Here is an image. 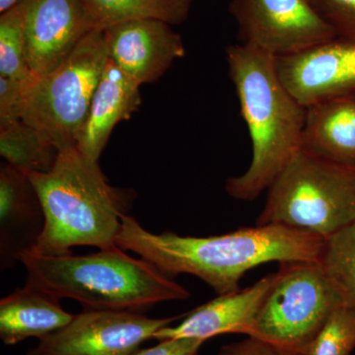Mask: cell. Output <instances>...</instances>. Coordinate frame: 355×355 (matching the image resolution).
I'll return each mask as SVG.
<instances>
[{"mask_svg":"<svg viewBox=\"0 0 355 355\" xmlns=\"http://www.w3.org/2000/svg\"><path fill=\"white\" fill-rule=\"evenodd\" d=\"M324 238L277 224L239 228L209 237L153 234L125 216L116 246L135 252L169 277L189 273L218 295L240 291V280L256 266L272 261L319 263Z\"/></svg>","mask_w":355,"mask_h":355,"instance_id":"cell-1","label":"cell"},{"mask_svg":"<svg viewBox=\"0 0 355 355\" xmlns=\"http://www.w3.org/2000/svg\"><path fill=\"white\" fill-rule=\"evenodd\" d=\"M226 57L253 157L244 174L229 178L225 189L230 197L249 202L268 191L300 150L306 108L280 81L273 55L240 44L228 46Z\"/></svg>","mask_w":355,"mask_h":355,"instance_id":"cell-2","label":"cell"},{"mask_svg":"<svg viewBox=\"0 0 355 355\" xmlns=\"http://www.w3.org/2000/svg\"><path fill=\"white\" fill-rule=\"evenodd\" d=\"M28 176L44 216V230L32 253L64 256L71 254L72 247L116 246L121 219L133 198L130 191L108 183L99 162L69 146L58 150L51 171Z\"/></svg>","mask_w":355,"mask_h":355,"instance_id":"cell-3","label":"cell"},{"mask_svg":"<svg viewBox=\"0 0 355 355\" xmlns=\"http://www.w3.org/2000/svg\"><path fill=\"white\" fill-rule=\"evenodd\" d=\"M19 261L27 272V284L58 299H74L84 310L144 313L158 303L191 297L172 277L119 246L88 256L28 252Z\"/></svg>","mask_w":355,"mask_h":355,"instance_id":"cell-4","label":"cell"},{"mask_svg":"<svg viewBox=\"0 0 355 355\" xmlns=\"http://www.w3.org/2000/svg\"><path fill=\"white\" fill-rule=\"evenodd\" d=\"M355 222V167L300 149L268 189L256 225L277 224L324 239Z\"/></svg>","mask_w":355,"mask_h":355,"instance_id":"cell-5","label":"cell"},{"mask_svg":"<svg viewBox=\"0 0 355 355\" xmlns=\"http://www.w3.org/2000/svg\"><path fill=\"white\" fill-rule=\"evenodd\" d=\"M345 303L319 263H279L248 336L270 343L284 355H307L331 314Z\"/></svg>","mask_w":355,"mask_h":355,"instance_id":"cell-6","label":"cell"},{"mask_svg":"<svg viewBox=\"0 0 355 355\" xmlns=\"http://www.w3.org/2000/svg\"><path fill=\"white\" fill-rule=\"evenodd\" d=\"M108 62L104 30H92L62 64L35 81L22 120L58 150L76 146Z\"/></svg>","mask_w":355,"mask_h":355,"instance_id":"cell-7","label":"cell"},{"mask_svg":"<svg viewBox=\"0 0 355 355\" xmlns=\"http://www.w3.org/2000/svg\"><path fill=\"white\" fill-rule=\"evenodd\" d=\"M242 43L273 57L336 38L311 0H231Z\"/></svg>","mask_w":355,"mask_h":355,"instance_id":"cell-8","label":"cell"},{"mask_svg":"<svg viewBox=\"0 0 355 355\" xmlns=\"http://www.w3.org/2000/svg\"><path fill=\"white\" fill-rule=\"evenodd\" d=\"M180 318L153 319L144 313L84 310L64 328L41 338L26 355H132L156 331Z\"/></svg>","mask_w":355,"mask_h":355,"instance_id":"cell-9","label":"cell"},{"mask_svg":"<svg viewBox=\"0 0 355 355\" xmlns=\"http://www.w3.org/2000/svg\"><path fill=\"white\" fill-rule=\"evenodd\" d=\"M280 81L304 108L355 94V41L336 38L275 57Z\"/></svg>","mask_w":355,"mask_h":355,"instance_id":"cell-10","label":"cell"},{"mask_svg":"<svg viewBox=\"0 0 355 355\" xmlns=\"http://www.w3.org/2000/svg\"><path fill=\"white\" fill-rule=\"evenodd\" d=\"M23 1L28 64L40 78L62 64L93 29L83 0Z\"/></svg>","mask_w":355,"mask_h":355,"instance_id":"cell-11","label":"cell"},{"mask_svg":"<svg viewBox=\"0 0 355 355\" xmlns=\"http://www.w3.org/2000/svg\"><path fill=\"white\" fill-rule=\"evenodd\" d=\"M104 34L109 60L140 86L157 81L186 55L181 36L164 21H128Z\"/></svg>","mask_w":355,"mask_h":355,"instance_id":"cell-12","label":"cell"},{"mask_svg":"<svg viewBox=\"0 0 355 355\" xmlns=\"http://www.w3.org/2000/svg\"><path fill=\"white\" fill-rule=\"evenodd\" d=\"M275 279L268 273L253 286L218 295L188 313L178 326H168L156 331L154 340L193 338L207 342L212 336L225 334L249 335L256 318Z\"/></svg>","mask_w":355,"mask_h":355,"instance_id":"cell-13","label":"cell"},{"mask_svg":"<svg viewBox=\"0 0 355 355\" xmlns=\"http://www.w3.org/2000/svg\"><path fill=\"white\" fill-rule=\"evenodd\" d=\"M44 227L43 207L28 173L2 163L0 167V263L12 268L31 252Z\"/></svg>","mask_w":355,"mask_h":355,"instance_id":"cell-14","label":"cell"},{"mask_svg":"<svg viewBox=\"0 0 355 355\" xmlns=\"http://www.w3.org/2000/svg\"><path fill=\"white\" fill-rule=\"evenodd\" d=\"M140 85L109 60L96 88L77 148L99 162L116 125L130 120L141 104Z\"/></svg>","mask_w":355,"mask_h":355,"instance_id":"cell-15","label":"cell"},{"mask_svg":"<svg viewBox=\"0 0 355 355\" xmlns=\"http://www.w3.org/2000/svg\"><path fill=\"white\" fill-rule=\"evenodd\" d=\"M301 149L355 167V94L306 108Z\"/></svg>","mask_w":355,"mask_h":355,"instance_id":"cell-16","label":"cell"},{"mask_svg":"<svg viewBox=\"0 0 355 355\" xmlns=\"http://www.w3.org/2000/svg\"><path fill=\"white\" fill-rule=\"evenodd\" d=\"M60 299L27 284L0 301V338L14 345L26 338L51 335L64 328L76 315L64 310Z\"/></svg>","mask_w":355,"mask_h":355,"instance_id":"cell-17","label":"cell"},{"mask_svg":"<svg viewBox=\"0 0 355 355\" xmlns=\"http://www.w3.org/2000/svg\"><path fill=\"white\" fill-rule=\"evenodd\" d=\"M93 30L140 19L179 25L188 19L193 0H83Z\"/></svg>","mask_w":355,"mask_h":355,"instance_id":"cell-18","label":"cell"},{"mask_svg":"<svg viewBox=\"0 0 355 355\" xmlns=\"http://www.w3.org/2000/svg\"><path fill=\"white\" fill-rule=\"evenodd\" d=\"M0 154L6 163L26 173L51 171L58 149L23 120L0 123Z\"/></svg>","mask_w":355,"mask_h":355,"instance_id":"cell-19","label":"cell"},{"mask_svg":"<svg viewBox=\"0 0 355 355\" xmlns=\"http://www.w3.org/2000/svg\"><path fill=\"white\" fill-rule=\"evenodd\" d=\"M0 76L36 78L27 60L26 10L23 0L0 15Z\"/></svg>","mask_w":355,"mask_h":355,"instance_id":"cell-20","label":"cell"},{"mask_svg":"<svg viewBox=\"0 0 355 355\" xmlns=\"http://www.w3.org/2000/svg\"><path fill=\"white\" fill-rule=\"evenodd\" d=\"M320 266L355 308V222L324 240Z\"/></svg>","mask_w":355,"mask_h":355,"instance_id":"cell-21","label":"cell"},{"mask_svg":"<svg viewBox=\"0 0 355 355\" xmlns=\"http://www.w3.org/2000/svg\"><path fill=\"white\" fill-rule=\"evenodd\" d=\"M355 349V308L340 306L311 345L307 355H350Z\"/></svg>","mask_w":355,"mask_h":355,"instance_id":"cell-22","label":"cell"},{"mask_svg":"<svg viewBox=\"0 0 355 355\" xmlns=\"http://www.w3.org/2000/svg\"><path fill=\"white\" fill-rule=\"evenodd\" d=\"M338 38L355 41V0H311Z\"/></svg>","mask_w":355,"mask_h":355,"instance_id":"cell-23","label":"cell"},{"mask_svg":"<svg viewBox=\"0 0 355 355\" xmlns=\"http://www.w3.org/2000/svg\"><path fill=\"white\" fill-rule=\"evenodd\" d=\"M36 80L0 76V123L22 120L28 93Z\"/></svg>","mask_w":355,"mask_h":355,"instance_id":"cell-24","label":"cell"},{"mask_svg":"<svg viewBox=\"0 0 355 355\" xmlns=\"http://www.w3.org/2000/svg\"><path fill=\"white\" fill-rule=\"evenodd\" d=\"M205 340L193 338L160 340L155 347L137 349L132 355H198Z\"/></svg>","mask_w":355,"mask_h":355,"instance_id":"cell-25","label":"cell"},{"mask_svg":"<svg viewBox=\"0 0 355 355\" xmlns=\"http://www.w3.org/2000/svg\"><path fill=\"white\" fill-rule=\"evenodd\" d=\"M218 355H284L270 345L259 338L249 336L243 342L232 343L222 347Z\"/></svg>","mask_w":355,"mask_h":355,"instance_id":"cell-26","label":"cell"},{"mask_svg":"<svg viewBox=\"0 0 355 355\" xmlns=\"http://www.w3.org/2000/svg\"><path fill=\"white\" fill-rule=\"evenodd\" d=\"M19 0H0V13L4 12L7 9L15 6Z\"/></svg>","mask_w":355,"mask_h":355,"instance_id":"cell-27","label":"cell"}]
</instances>
